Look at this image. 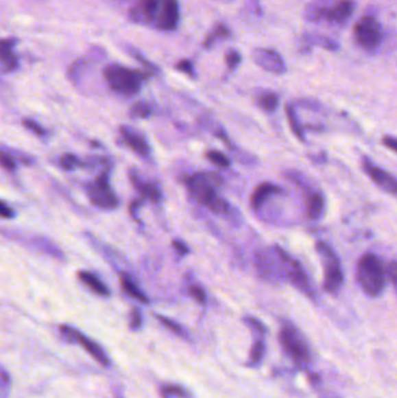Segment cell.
<instances>
[{"label":"cell","mask_w":397,"mask_h":398,"mask_svg":"<svg viewBox=\"0 0 397 398\" xmlns=\"http://www.w3.org/2000/svg\"><path fill=\"white\" fill-rule=\"evenodd\" d=\"M220 183L221 178L213 172H198L185 180L190 195L193 196L198 203L208 207L217 215H228L231 213V205L224 198L218 196L216 191L217 187Z\"/></svg>","instance_id":"cell-1"},{"label":"cell","mask_w":397,"mask_h":398,"mask_svg":"<svg viewBox=\"0 0 397 398\" xmlns=\"http://www.w3.org/2000/svg\"><path fill=\"white\" fill-rule=\"evenodd\" d=\"M354 0H313L304 8L303 16L309 23L344 26L354 12Z\"/></svg>","instance_id":"cell-2"},{"label":"cell","mask_w":397,"mask_h":398,"mask_svg":"<svg viewBox=\"0 0 397 398\" xmlns=\"http://www.w3.org/2000/svg\"><path fill=\"white\" fill-rule=\"evenodd\" d=\"M291 257L280 246L263 249L255 255V267L263 280L269 283L288 281V270Z\"/></svg>","instance_id":"cell-3"},{"label":"cell","mask_w":397,"mask_h":398,"mask_svg":"<svg viewBox=\"0 0 397 398\" xmlns=\"http://www.w3.org/2000/svg\"><path fill=\"white\" fill-rule=\"evenodd\" d=\"M387 268L375 254H363L357 266V280L363 292L370 297L381 295L387 282Z\"/></svg>","instance_id":"cell-4"},{"label":"cell","mask_w":397,"mask_h":398,"mask_svg":"<svg viewBox=\"0 0 397 398\" xmlns=\"http://www.w3.org/2000/svg\"><path fill=\"white\" fill-rule=\"evenodd\" d=\"M103 75L105 81L113 91L123 96H132L140 91L143 82L148 80L153 73L130 69L128 67L113 63L105 67Z\"/></svg>","instance_id":"cell-5"},{"label":"cell","mask_w":397,"mask_h":398,"mask_svg":"<svg viewBox=\"0 0 397 398\" xmlns=\"http://www.w3.org/2000/svg\"><path fill=\"white\" fill-rule=\"evenodd\" d=\"M316 250L323 264V288L328 294H337L343 288L344 272L339 257L326 242H317Z\"/></svg>","instance_id":"cell-6"},{"label":"cell","mask_w":397,"mask_h":398,"mask_svg":"<svg viewBox=\"0 0 397 398\" xmlns=\"http://www.w3.org/2000/svg\"><path fill=\"white\" fill-rule=\"evenodd\" d=\"M278 340L282 349L293 359L295 364L305 367L310 362V349L303 334L291 323H285L280 331Z\"/></svg>","instance_id":"cell-7"},{"label":"cell","mask_w":397,"mask_h":398,"mask_svg":"<svg viewBox=\"0 0 397 398\" xmlns=\"http://www.w3.org/2000/svg\"><path fill=\"white\" fill-rule=\"evenodd\" d=\"M357 45L366 51H374L383 38L381 23L373 16H363L353 28Z\"/></svg>","instance_id":"cell-8"},{"label":"cell","mask_w":397,"mask_h":398,"mask_svg":"<svg viewBox=\"0 0 397 398\" xmlns=\"http://www.w3.org/2000/svg\"><path fill=\"white\" fill-rule=\"evenodd\" d=\"M85 190H86V195L89 197L90 202L95 207L104 209V210H113L119 205L118 198L112 191V188L108 182V169L99 174L93 182L86 184Z\"/></svg>","instance_id":"cell-9"},{"label":"cell","mask_w":397,"mask_h":398,"mask_svg":"<svg viewBox=\"0 0 397 398\" xmlns=\"http://www.w3.org/2000/svg\"><path fill=\"white\" fill-rule=\"evenodd\" d=\"M287 177L293 183L298 185L302 190H304L305 207H306V215H308L309 219L320 220L324 215V196L322 195L318 190L311 188L308 182L304 180V177L302 176L301 174L295 172V170L287 172Z\"/></svg>","instance_id":"cell-10"},{"label":"cell","mask_w":397,"mask_h":398,"mask_svg":"<svg viewBox=\"0 0 397 398\" xmlns=\"http://www.w3.org/2000/svg\"><path fill=\"white\" fill-rule=\"evenodd\" d=\"M163 0H138L130 11V20L139 25L155 27L158 23Z\"/></svg>","instance_id":"cell-11"},{"label":"cell","mask_w":397,"mask_h":398,"mask_svg":"<svg viewBox=\"0 0 397 398\" xmlns=\"http://www.w3.org/2000/svg\"><path fill=\"white\" fill-rule=\"evenodd\" d=\"M60 331L67 340L70 341V342H78L81 344L82 347L89 353L90 355L95 358L97 362H99L101 366H104V367L110 366L108 356L105 354L104 349H101L97 342L91 340L84 334H82L81 332H78L77 329H73L68 325H62L60 327Z\"/></svg>","instance_id":"cell-12"},{"label":"cell","mask_w":397,"mask_h":398,"mask_svg":"<svg viewBox=\"0 0 397 398\" xmlns=\"http://www.w3.org/2000/svg\"><path fill=\"white\" fill-rule=\"evenodd\" d=\"M361 165L367 176L370 177L378 188L390 195L397 196V180L392 174L375 165L368 157H363Z\"/></svg>","instance_id":"cell-13"},{"label":"cell","mask_w":397,"mask_h":398,"mask_svg":"<svg viewBox=\"0 0 397 398\" xmlns=\"http://www.w3.org/2000/svg\"><path fill=\"white\" fill-rule=\"evenodd\" d=\"M252 58L255 65L267 73L283 75L287 71L285 61L278 51L268 48H255L252 51Z\"/></svg>","instance_id":"cell-14"},{"label":"cell","mask_w":397,"mask_h":398,"mask_svg":"<svg viewBox=\"0 0 397 398\" xmlns=\"http://www.w3.org/2000/svg\"><path fill=\"white\" fill-rule=\"evenodd\" d=\"M288 281L296 288L297 290L301 291L302 294L308 296L309 298L316 299V291L313 290V284L310 282L308 274L302 264L298 261L291 257L288 270Z\"/></svg>","instance_id":"cell-15"},{"label":"cell","mask_w":397,"mask_h":398,"mask_svg":"<svg viewBox=\"0 0 397 398\" xmlns=\"http://www.w3.org/2000/svg\"><path fill=\"white\" fill-rule=\"evenodd\" d=\"M180 23V6L178 0H163V8L155 28L158 31L173 32Z\"/></svg>","instance_id":"cell-16"},{"label":"cell","mask_w":397,"mask_h":398,"mask_svg":"<svg viewBox=\"0 0 397 398\" xmlns=\"http://www.w3.org/2000/svg\"><path fill=\"white\" fill-rule=\"evenodd\" d=\"M120 134L125 143L134 150L140 156L147 157L149 155V145L146 138L140 132L128 126L120 127Z\"/></svg>","instance_id":"cell-17"},{"label":"cell","mask_w":397,"mask_h":398,"mask_svg":"<svg viewBox=\"0 0 397 398\" xmlns=\"http://www.w3.org/2000/svg\"><path fill=\"white\" fill-rule=\"evenodd\" d=\"M18 40L14 38H8L1 40L0 43V53H1V63L6 73H12L18 68L19 61L14 53Z\"/></svg>","instance_id":"cell-18"},{"label":"cell","mask_w":397,"mask_h":398,"mask_svg":"<svg viewBox=\"0 0 397 398\" xmlns=\"http://www.w3.org/2000/svg\"><path fill=\"white\" fill-rule=\"evenodd\" d=\"M130 177H131L133 187L138 190L143 198L148 199L153 203H158L161 200L163 195H161V191L156 184L153 183V182H143L134 172H130Z\"/></svg>","instance_id":"cell-19"},{"label":"cell","mask_w":397,"mask_h":398,"mask_svg":"<svg viewBox=\"0 0 397 398\" xmlns=\"http://www.w3.org/2000/svg\"><path fill=\"white\" fill-rule=\"evenodd\" d=\"M283 191L281 187H278L276 184L273 183H263L258 185V188L255 189L254 194L252 195L251 205L254 210H258L260 207H263V204L266 203L267 199L272 197V196L278 195Z\"/></svg>","instance_id":"cell-20"},{"label":"cell","mask_w":397,"mask_h":398,"mask_svg":"<svg viewBox=\"0 0 397 398\" xmlns=\"http://www.w3.org/2000/svg\"><path fill=\"white\" fill-rule=\"evenodd\" d=\"M231 36L232 32L228 28V25H225L224 23H216L215 27L206 35L203 46H204L205 49H211L213 47L216 46L217 43L223 41V40H228Z\"/></svg>","instance_id":"cell-21"},{"label":"cell","mask_w":397,"mask_h":398,"mask_svg":"<svg viewBox=\"0 0 397 398\" xmlns=\"http://www.w3.org/2000/svg\"><path fill=\"white\" fill-rule=\"evenodd\" d=\"M78 279L86 287L89 288L90 290L96 292L97 295L103 296V297H108V296L111 295L110 289L95 274H93V272H83L82 270V272H78Z\"/></svg>","instance_id":"cell-22"},{"label":"cell","mask_w":397,"mask_h":398,"mask_svg":"<svg viewBox=\"0 0 397 398\" xmlns=\"http://www.w3.org/2000/svg\"><path fill=\"white\" fill-rule=\"evenodd\" d=\"M305 43L308 45H313V46L322 47L324 49L330 50V51H337L339 49V43H337L336 40L328 38L326 35L320 34H305L303 35Z\"/></svg>","instance_id":"cell-23"},{"label":"cell","mask_w":397,"mask_h":398,"mask_svg":"<svg viewBox=\"0 0 397 398\" xmlns=\"http://www.w3.org/2000/svg\"><path fill=\"white\" fill-rule=\"evenodd\" d=\"M120 283H121V287H123L125 292L131 296V297L138 299L139 302L143 303V304L148 303V297L143 294V291L140 290V288L134 283V281L132 280L130 276H121Z\"/></svg>","instance_id":"cell-24"},{"label":"cell","mask_w":397,"mask_h":398,"mask_svg":"<svg viewBox=\"0 0 397 398\" xmlns=\"http://www.w3.org/2000/svg\"><path fill=\"white\" fill-rule=\"evenodd\" d=\"M256 102H258V106L263 108V111L272 113V112H275L278 110L280 100H278V96L275 92L266 91L258 95Z\"/></svg>","instance_id":"cell-25"},{"label":"cell","mask_w":397,"mask_h":398,"mask_svg":"<svg viewBox=\"0 0 397 398\" xmlns=\"http://www.w3.org/2000/svg\"><path fill=\"white\" fill-rule=\"evenodd\" d=\"M285 112H287V115H288V120H289L290 127L293 130V134L296 135L297 138L300 139L301 141H305L304 130H303V127L298 121L296 111H295L293 105L288 104L287 108H285Z\"/></svg>","instance_id":"cell-26"},{"label":"cell","mask_w":397,"mask_h":398,"mask_svg":"<svg viewBox=\"0 0 397 398\" xmlns=\"http://www.w3.org/2000/svg\"><path fill=\"white\" fill-rule=\"evenodd\" d=\"M126 50H128V54L131 55L132 58H134L136 61L140 62V65H143V67L146 68L147 71H149V73H158V71H160V69H158V67H156L154 63L148 61V60H147V58L140 53L139 50L135 49L134 47L128 46L126 47Z\"/></svg>","instance_id":"cell-27"},{"label":"cell","mask_w":397,"mask_h":398,"mask_svg":"<svg viewBox=\"0 0 397 398\" xmlns=\"http://www.w3.org/2000/svg\"><path fill=\"white\" fill-rule=\"evenodd\" d=\"M130 115L133 118H148L152 115L151 105L145 103V102H138V103L133 104V106L130 110Z\"/></svg>","instance_id":"cell-28"},{"label":"cell","mask_w":397,"mask_h":398,"mask_svg":"<svg viewBox=\"0 0 397 398\" xmlns=\"http://www.w3.org/2000/svg\"><path fill=\"white\" fill-rule=\"evenodd\" d=\"M205 156L208 159V161L213 162L215 165H219L221 168H228L230 165H231V161L225 154L221 153V152H218V150H208L205 153Z\"/></svg>","instance_id":"cell-29"},{"label":"cell","mask_w":397,"mask_h":398,"mask_svg":"<svg viewBox=\"0 0 397 398\" xmlns=\"http://www.w3.org/2000/svg\"><path fill=\"white\" fill-rule=\"evenodd\" d=\"M60 165L64 170H73V169L78 168V167H84V162L80 161L77 157L73 155V154H66L60 159Z\"/></svg>","instance_id":"cell-30"},{"label":"cell","mask_w":397,"mask_h":398,"mask_svg":"<svg viewBox=\"0 0 397 398\" xmlns=\"http://www.w3.org/2000/svg\"><path fill=\"white\" fill-rule=\"evenodd\" d=\"M265 351H266V346H265L263 339L256 341L252 349L251 359H250L251 364L256 366V364H260L263 360V355H265Z\"/></svg>","instance_id":"cell-31"},{"label":"cell","mask_w":397,"mask_h":398,"mask_svg":"<svg viewBox=\"0 0 397 398\" xmlns=\"http://www.w3.org/2000/svg\"><path fill=\"white\" fill-rule=\"evenodd\" d=\"M225 61H226V65H228V70L237 69L239 67L240 63H241V54H240L238 50L230 49L228 50L226 55H225Z\"/></svg>","instance_id":"cell-32"},{"label":"cell","mask_w":397,"mask_h":398,"mask_svg":"<svg viewBox=\"0 0 397 398\" xmlns=\"http://www.w3.org/2000/svg\"><path fill=\"white\" fill-rule=\"evenodd\" d=\"M156 318H158L160 322L163 323V325L166 326L167 329H169L171 332L178 334V336H181V337H184V329H183L180 324L173 322V320H171L169 318L163 317V316H158V314H156Z\"/></svg>","instance_id":"cell-33"},{"label":"cell","mask_w":397,"mask_h":398,"mask_svg":"<svg viewBox=\"0 0 397 398\" xmlns=\"http://www.w3.org/2000/svg\"><path fill=\"white\" fill-rule=\"evenodd\" d=\"M175 69L181 71V73L188 75V76L191 77V78H195L196 77V73H195V68H193V62L190 60H181L178 61L175 65Z\"/></svg>","instance_id":"cell-34"},{"label":"cell","mask_w":397,"mask_h":398,"mask_svg":"<svg viewBox=\"0 0 397 398\" xmlns=\"http://www.w3.org/2000/svg\"><path fill=\"white\" fill-rule=\"evenodd\" d=\"M189 294L193 296V298L196 302L201 303V304H204L205 301H206L204 289L198 284H193L189 288Z\"/></svg>","instance_id":"cell-35"},{"label":"cell","mask_w":397,"mask_h":398,"mask_svg":"<svg viewBox=\"0 0 397 398\" xmlns=\"http://www.w3.org/2000/svg\"><path fill=\"white\" fill-rule=\"evenodd\" d=\"M163 393L165 395V397H168L170 395L178 396V397H188L189 396L188 391H185L183 388L178 387V386H167V387H163Z\"/></svg>","instance_id":"cell-36"},{"label":"cell","mask_w":397,"mask_h":398,"mask_svg":"<svg viewBox=\"0 0 397 398\" xmlns=\"http://www.w3.org/2000/svg\"><path fill=\"white\" fill-rule=\"evenodd\" d=\"M0 163H1V167L8 170V172H14L16 170V161L13 160V157L10 154L1 152V154H0Z\"/></svg>","instance_id":"cell-37"},{"label":"cell","mask_w":397,"mask_h":398,"mask_svg":"<svg viewBox=\"0 0 397 398\" xmlns=\"http://www.w3.org/2000/svg\"><path fill=\"white\" fill-rule=\"evenodd\" d=\"M23 126L26 127L28 130L33 132L34 134L39 135V137H43L46 134V130L43 127L40 126L39 124L35 123L31 119H25L23 121Z\"/></svg>","instance_id":"cell-38"},{"label":"cell","mask_w":397,"mask_h":398,"mask_svg":"<svg viewBox=\"0 0 397 398\" xmlns=\"http://www.w3.org/2000/svg\"><path fill=\"white\" fill-rule=\"evenodd\" d=\"M387 277L389 279L390 282L393 283L397 294V261H392L387 266Z\"/></svg>","instance_id":"cell-39"},{"label":"cell","mask_w":397,"mask_h":398,"mask_svg":"<svg viewBox=\"0 0 397 398\" xmlns=\"http://www.w3.org/2000/svg\"><path fill=\"white\" fill-rule=\"evenodd\" d=\"M141 324H143V317H141L140 311L138 309H133L131 314V329H139L141 327Z\"/></svg>","instance_id":"cell-40"},{"label":"cell","mask_w":397,"mask_h":398,"mask_svg":"<svg viewBox=\"0 0 397 398\" xmlns=\"http://www.w3.org/2000/svg\"><path fill=\"white\" fill-rule=\"evenodd\" d=\"M245 322H246L248 325L251 326V327H253L255 331H258V333L263 334L266 332V327H265L261 323L258 322V319H255V318H245Z\"/></svg>","instance_id":"cell-41"},{"label":"cell","mask_w":397,"mask_h":398,"mask_svg":"<svg viewBox=\"0 0 397 398\" xmlns=\"http://www.w3.org/2000/svg\"><path fill=\"white\" fill-rule=\"evenodd\" d=\"M171 245H173V248L176 250V253L178 255H185V254L189 253V248H188V246L185 245L184 242H182L181 240H173L171 242Z\"/></svg>","instance_id":"cell-42"},{"label":"cell","mask_w":397,"mask_h":398,"mask_svg":"<svg viewBox=\"0 0 397 398\" xmlns=\"http://www.w3.org/2000/svg\"><path fill=\"white\" fill-rule=\"evenodd\" d=\"M0 215L4 219H12L14 218V211L12 210L11 207H8V204L5 202H1V205H0Z\"/></svg>","instance_id":"cell-43"},{"label":"cell","mask_w":397,"mask_h":398,"mask_svg":"<svg viewBox=\"0 0 397 398\" xmlns=\"http://www.w3.org/2000/svg\"><path fill=\"white\" fill-rule=\"evenodd\" d=\"M382 141H383V145H386L387 148H389L390 150H393V152L397 153V138L385 137Z\"/></svg>","instance_id":"cell-44"},{"label":"cell","mask_w":397,"mask_h":398,"mask_svg":"<svg viewBox=\"0 0 397 398\" xmlns=\"http://www.w3.org/2000/svg\"><path fill=\"white\" fill-rule=\"evenodd\" d=\"M1 379H3V386H1V389H3V398H6V395H5V393H6V384H10V376L8 375V373H6V371H5V369H3V371H1Z\"/></svg>","instance_id":"cell-45"},{"label":"cell","mask_w":397,"mask_h":398,"mask_svg":"<svg viewBox=\"0 0 397 398\" xmlns=\"http://www.w3.org/2000/svg\"><path fill=\"white\" fill-rule=\"evenodd\" d=\"M139 200H134V202L130 205V212H131V215H133V218H134L135 220H138V217H136V213H135V212H136V210L139 209Z\"/></svg>","instance_id":"cell-46"},{"label":"cell","mask_w":397,"mask_h":398,"mask_svg":"<svg viewBox=\"0 0 397 398\" xmlns=\"http://www.w3.org/2000/svg\"><path fill=\"white\" fill-rule=\"evenodd\" d=\"M220 1H225V3H228V1H233V0H220Z\"/></svg>","instance_id":"cell-47"}]
</instances>
